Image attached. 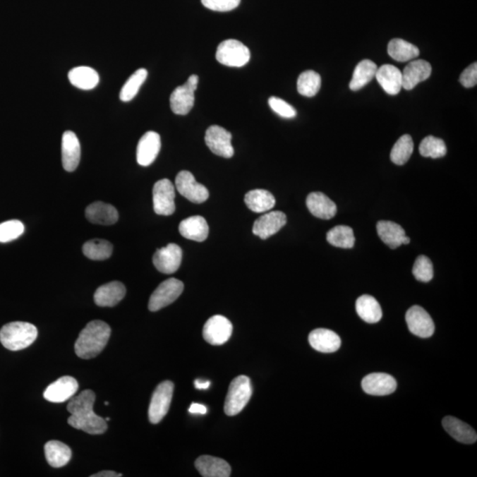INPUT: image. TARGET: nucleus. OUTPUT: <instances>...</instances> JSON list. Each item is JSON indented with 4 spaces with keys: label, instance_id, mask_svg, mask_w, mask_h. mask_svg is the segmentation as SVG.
<instances>
[{
    "label": "nucleus",
    "instance_id": "nucleus-24",
    "mask_svg": "<svg viewBox=\"0 0 477 477\" xmlns=\"http://www.w3.org/2000/svg\"><path fill=\"white\" fill-rule=\"evenodd\" d=\"M126 296V287L121 282H112L98 287L94 294L95 303L99 307H114Z\"/></svg>",
    "mask_w": 477,
    "mask_h": 477
},
{
    "label": "nucleus",
    "instance_id": "nucleus-48",
    "mask_svg": "<svg viewBox=\"0 0 477 477\" xmlns=\"http://www.w3.org/2000/svg\"><path fill=\"white\" fill-rule=\"evenodd\" d=\"M122 476L121 473H118L114 471H109V470H104V471L98 472L95 473V475L91 476V477H119Z\"/></svg>",
    "mask_w": 477,
    "mask_h": 477
},
{
    "label": "nucleus",
    "instance_id": "nucleus-45",
    "mask_svg": "<svg viewBox=\"0 0 477 477\" xmlns=\"http://www.w3.org/2000/svg\"><path fill=\"white\" fill-rule=\"evenodd\" d=\"M206 8L217 12H229L238 8L241 0H201Z\"/></svg>",
    "mask_w": 477,
    "mask_h": 477
},
{
    "label": "nucleus",
    "instance_id": "nucleus-5",
    "mask_svg": "<svg viewBox=\"0 0 477 477\" xmlns=\"http://www.w3.org/2000/svg\"><path fill=\"white\" fill-rule=\"evenodd\" d=\"M216 59L220 64L231 68H241L250 61V52L241 42L228 40L217 47Z\"/></svg>",
    "mask_w": 477,
    "mask_h": 477
},
{
    "label": "nucleus",
    "instance_id": "nucleus-37",
    "mask_svg": "<svg viewBox=\"0 0 477 477\" xmlns=\"http://www.w3.org/2000/svg\"><path fill=\"white\" fill-rule=\"evenodd\" d=\"M326 238L332 246L342 248H352L356 238L352 228L347 226H337L328 231Z\"/></svg>",
    "mask_w": 477,
    "mask_h": 477
},
{
    "label": "nucleus",
    "instance_id": "nucleus-28",
    "mask_svg": "<svg viewBox=\"0 0 477 477\" xmlns=\"http://www.w3.org/2000/svg\"><path fill=\"white\" fill-rule=\"evenodd\" d=\"M179 231L188 240L202 243L208 237L209 226L205 217L193 216L181 221Z\"/></svg>",
    "mask_w": 477,
    "mask_h": 477
},
{
    "label": "nucleus",
    "instance_id": "nucleus-26",
    "mask_svg": "<svg viewBox=\"0 0 477 477\" xmlns=\"http://www.w3.org/2000/svg\"><path fill=\"white\" fill-rule=\"evenodd\" d=\"M307 207L312 215L321 219H331L336 215L337 206L327 195L313 192L308 195Z\"/></svg>",
    "mask_w": 477,
    "mask_h": 477
},
{
    "label": "nucleus",
    "instance_id": "nucleus-16",
    "mask_svg": "<svg viewBox=\"0 0 477 477\" xmlns=\"http://www.w3.org/2000/svg\"><path fill=\"white\" fill-rule=\"evenodd\" d=\"M161 149V138L157 133L149 131L140 139L136 159L142 167H149L156 160Z\"/></svg>",
    "mask_w": 477,
    "mask_h": 477
},
{
    "label": "nucleus",
    "instance_id": "nucleus-42",
    "mask_svg": "<svg viewBox=\"0 0 477 477\" xmlns=\"http://www.w3.org/2000/svg\"><path fill=\"white\" fill-rule=\"evenodd\" d=\"M24 224L20 220H9L0 224V243L15 241L24 233Z\"/></svg>",
    "mask_w": 477,
    "mask_h": 477
},
{
    "label": "nucleus",
    "instance_id": "nucleus-38",
    "mask_svg": "<svg viewBox=\"0 0 477 477\" xmlns=\"http://www.w3.org/2000/svg\"><path fill=\"white\" fill-rule=\"evenodd\" d=\"M321 87V76L317 72L308 70L301 73L297 80V90L301 96L312 97Z\"/></svg>",
    "mask_w": 477,
    "mask_h": 477
},
{
    "label": "nucleus",
    "instance_id": "nucleus-41",
    "mask_svg": "<svg viewBox=\"0 0 477 477\" xmlns=\"http://www.w3.org/2000/svg\"><path fill=\"white\" fill-rule=\"evenodd\" d=\"M419 152L423 157L440 159L445 156L447 150L443 140L430 135L421 143Z\"/></svg>",
    "mask_w": 477,
    "mask_h": 477
},
{
    "label": "nucleus",
    "instance_id": "nucleus-11",
    "mask_svg": "<svg viewBox=\"0 0 477 477\" xmlns=\"http://www.w3.org/2000/svg\"><path fill=\"white\" fill-rule=\"evenodd\" d=\"M175 186L179 193L192 203H203L209 198L208 189L198 183L191 171H180L175 180Z\"/></svg>",
    "mask_w": 477,
    "mask_h": 477
},
{
    "label": "nucleus",
    "instance_id": "nucleus-44",
    "mask_svg": "<svg viewBox=\"0 0 477 477\" xmlns=\"http://www.w3.org/2000/svg\"><path fill=\"white\" fill-rule=\"evenodd\" d=\"M268 103L272 110L279 115L280 117L293 119L297 115L296 109L292 105L286 103V101L282 99V98L277 97H270Z\"/></svg>",
    "mask_w": 477,
    "mask_h": 477
},
{
    "label": "nucleus",
    "instance_id": "nucleus-3",
    "mask_svg": "<svg viewBox=\"0 0 477 477\" xmlns=\"http://www.w3.org/2000/svg\"><path fill=\"white\" fill-rule=\"evenodd\" d=\"M37 334L36 326L30 322H9L0 330V342L6 349L20 351L33 344Z\"/></svg>",
    "mask_w": 477,
    "mask_h": 477
},
{
    "label": "nucleus",
    "instance_id": "nucleus-22",
    "mask_svg": "<svg viewBox=\"0 0 477 477\" xmlns=\"http://www.w3.org/2000/svg\"><path fill=\"white\" fill-rule=\"evenodd\" d=\"M378 234L389 248H397L402 244L410 243V238L406 236L405 230L399 224L392 221H380L377 224Z\"/></svg>",
    "mask_w": 477,
    "mask_h": 477
},
{
    "label": "nucleus",
    "instance_id": "nucleus-12",
    "mask_svg": "<svg viewBox=\"0 0 477 477\" xmlns=\"http://www.w3.org/2000/svg\"><path fill=\"white\" fill-rule=\"evenodd\" d=\"M205 143L208 148L217 156L230 159L234 150L231 145V134L227 129L214 125L207 129Z\"/></svg>",
    "mask_w": 477,
    "mask_h": 477
},
{
    "label": "nucleus",
    "instance_id": "nucleus-34",
    "mask_svg": "<svg viewBox=\"0 0 477 477\" xmlns=\"http://www.w3.org/2000/svg\"><path fill=\"white\" fill-rule=\"evenodd\" d=\"M378 66L370 59H364L356 66L349 83L351 90L357 91L370 83L376 76Z\"/></svg>",
    "mask_w": 477,
    "mask_h": 477
},
{
    "label": "nucleus",
    "instance_id": "nucleus-21",
    "mask_svg": "<svg viewBox=\"0 0 477 477\" xmlns=\"http://www.w3.org/2000/svg\"><path fill=\"white\" fill-rule=\"evenodd\" d=\"M308 342L318 352L334 353L342 346V339L336 332L328 329H315L308 335Z\"/></svg>",
    "mask_w": 477,
    "mask_h": 477
},
{
    "label": "nucleus",
    "instance_id": "nucleus-25",
    "mask_svg": "<svg viewBox=\"0 0 477 477\" xmlns=\"http://www.w3.org/2000/svg\"><path fill=\"white\" fill-rule=\"evenodd\" d=\"M382 89L392 96L398 95L402 89V73L392 65H384L378 68L376 76Z\"/></svg>",
    "mask_w": 477,
    "mask_h": 477
},
{
    "label": "nucleus",
    "instance_id": "nucleus-6",
    "mask_svg": "<svg viewBox=\"0 0 477 477\" xmlns=\"http://www.w3.org/2000/svg\"><path fill=\"white\" fill-rule=\"evenodd\" d=\"M174 385L171 381H164L154 391L149 406L150 422L157 424L163 420L169 411L173 399Z\"/></svg>",
    "mask_w": 477,
    "mask_h": 477
},
{
    "label": "nucleus",
    "instance_id": "nucleus-49",
    "mask_svg": "<svg viewBox=\"0 0 477 477\" xmlns=\"http://www.w3.org/2000/svg\"><path fill=\"white\" fill-rule=\"evenodd\" d=\"M210 381H203L199 380L195 381V388H198V390H206V389L210 387Z\"/></svg>",
    "mask_w": 477,
    "mask_h": 477
},
{
    "label": "nucleus",
    "instance_id": "nucleus-43",
    "mask_svg": "<svg viewBox=\"0 0 477 477\" xmlns=\"http://www.w3.org/2000/svg\"><path fill=\"white\" fill-rule=\"evenodd\" d=\"M413 274L421 282H430L433 279V262L425 255H420L413 265Z\"/></svg>",
    "mask_w": 477,
    "mask_h": 477
},
{
    "label": "nucleus",
    "instance_id": "nucleus-46",
    "mask_svg": "<svg viewBox=\"0 0 477 477\" xmlns=\"http://www.w3.org/2000/svg\"><path fill=\"white\" fill-rule=\"evenodd\" d=\"M459 82L462 86L465 87H473L477 83V64L476 62L470 65L462 72L461 77H459Z\"/></svg>",
    "mask_w": 477,
    "mask_h": 477
},
{
    "label": "nucleus",
    "instance_id": "nucleus-30",
    "mask_svg": "<svg viewBox=\"0 0 477 477\" xmlns=\"http://www.w3.org/2000/svg\"><path fill=\"white\" fill-rule=\"evenodd\" d=\"M69 82L80 90H90L99 83V76L96 70L90 66H80L70 70Z\"/></svg>",
    "mask_w": 477,
    "mask_h": 477
},
{
    "label": "nucleus",
    "instance_id": "nucleus-15",
    "mask_svg": "<svg viewBox=\"0 0 477 477\" xmlns=\"http://www.w3.org/2000/svg\"><path fill=\"white\" fill-rule=\"evenodd\" d=\"M78 388V382L76 378L69 376L62 377L49 385L44 391V397L52 403L68 401L76 394Z\"/></svg>",
    "mask_w": 477,
    "mask_h": 477
},
{
    "label": "nucleus",
    "instance_id": "nucleus-2",
    "mask_svg": "<svg viewBox=\"0 0 477 477\" xmlns=\"http://www.w3.org/2000/svg\"><path fill=\"white\" fill-rule=\"evenodd\" d=\"M111 336V328L107 322L94 320L89 322L80 332L75 344L77 356L82 359H92L107 345Z\"/></svg>",
    "mask_w": 477,
    "mask_h": 477
},
{
    "label": "nucleus",
    "instance_id": "nucleus-31",
    "mask_svg": "<svg viewBox=\"0 0 477 477\" xmlns=\"http://www.w3.org/2000/svg\"><path fill=\"white\" fill-rule=\"evenodd\" d=\"M45 458L54 468H62L72 457L71 449L61 441L52 440L44 445Z\"/></svg>",
    "mask_w": 477,
    "mask_h": 477
},
{
    "label": "nucleus",
    "instance_id": "nucleus-36",
    "mask_svg": "<svg viewBox=\"0 0 477 477\" xmlns=\"http://www.w3.org/2000/svg\"><path fill=\"white\" fill-rule=\"evenodd\" d=\"M114 247L105 240L94 238L83 245V251L85 257L91 260L103 261L110 258Z\"/></svg>",
    "mask_w": 477,
    "mask_h": 477
},
{
    "label": "nucleus",
    "instance_id": "nucleus-14",
    "mask_svg": "<svg viewBox=\"0 0 477 477\" xmlns=\"http://www.w3.org/2000/svg\"><path fill=\"white\" fill-rule=\"evenodd\" d=\"M406 321L410 332L420 338H430L435 332L433 318L420 306L410 308L406 314Z\"/></svg>",
    "mask_w": 477,
    "mask_h": 477
},
{
    "label": "nucleus",
    "instance_id": "nucleus-10",
    "mask_svg": "<svg viewBox=\"0 0 477 477\" xmlns=\"http://www.w3.org/2000/svg\"><path fill=\"white\" fill-rule=\"evenodd\" d=\"M233 333V325L223 315H216L208 319L203 329V339L213 346L227 343Z\"/></svg>",
    "mask_w": 477,
    "mask_h": 477
},
{
    "label": "nucleus",
    "instance_id": "nucleus-7",
    "mask_svg": "<svg viewBox=\"0 0 477 477\" xmlns=\"http://www.w3.org/2000/svg\"><path fill=\"white\" fill-rule=\"evenodd\" d=\"M198 76L193 75L184 85L179 86L170 97L171 109L175 114L187 115L195 104V91L198 86Z\"/></svg>",
    "mask_w": 477,
    "mask_h": 477
},
{
    "label": "nucleus",
    "instance_id": "nucleus-29",
    "mask_svg": "<svg viewBox=\"0 0 477 477\" xmlns=\"http://www.w3.org/2000/svg\"><path fill=\"white\" fill-rule=\"evenodd\" d=\"M442 423H443L445 431L455 440L463 444L476 443L477 434L469 424L452 416L445 417Z\"/></svg>",
    "mask_w": 477,
    "mask_h": 477
},
{
    "label": "nucleus",
    "instance_id": "nucleus-40",
    "mask_svg": "<svg viewBox=\"0 0 477 477\" xmlns=\"http://www.w3.org/2000/svg\"><path fill=\"white\" fill-rule=\"evenodd\" d=\"M413 152V143L411 136L405 135L396 142L391 152V160L398 166L408 162Z\"/></svg>",
    "mask_w": 477,
    "mask_h": 477
},
{
    "label": "nucleus",
    "instance_id": "nucleus-27",
    "mask_svg": "<svg viewBox=\"0 0 477 477\" xmlns=\"http://www.w3.org/2000/svg\"><path fill=\"white\" fill-rule=\"evenodd\" d=\"M85 215L90 222L103 226H111L119 220L118 210L115 207L103 202L91 203L87 207Z\"/></svg>",
    "mask_w": 477,
    "mask_h": 477
},
{
    "label": "nucleus",
    "instance_id": "nucleus-33",
    "mask_svg": "<svg viewBox=\"0 0 477 477\" xmlns=\"http://www.w3.org/2000/svg\"><path fill=\"white\" fill-rule=\"evenodd\" d=\"M357 314L363 321L369 324L380 322L382 318V308L378 301L370 296H363L358 298L356 304Z\"/></svg>",
    "mask_w": 477,
    "mask_h": 477
},
{
    "label": "nucleus",
    "instance_id": "nucleus-35",
    "mask_svg": "<svg viewBox=\"0 0 477 477\" xmlns=\"http://www.w3.org/2000/svg\"><path fill=\"white\" fill-rule=\"evenodd\" d=\"M388 54L399 62L413 61L420 55L419 49L401 38H394L388 44Z\"/></svg>",
    "mask_w": 477,
    "mask_h": 477
},
{
    "label": "nucleus",
    "instance_id": "nucleus-32",
    "mask_svg": "<svg viewBox=\"0 0 477 477\" xmlns=\"http://www.w3.org/2000/svg\"><path fill=\"white\" fill-rule=\"evenodd\" d=\"M248 208L255 213L266 212L276 205V200L271 192L265 189H254L248 192L244 198Z\"/></svg>",
    "mask_w": 477,
    "mask_h": 477
},
{
    "label": "nucleus",
    "instance_id": "nucleus-8",
    "mask_svg": "<svg viewBox=\"0 0 477 477\" xmlns=\"http://www.w3.org/2000/svg\"><path fill=\"white\" fill-rule=\"evenodd\" d=\"M184 290V284L177 279H169L161 283L150 298L149 310L159 311L180 297Z\"/></svg>",
    "mask_w": 477,
    "mask_h": 477
},
{
    "label": "nucleus",
    "instance_id": "nucleus-19",
    "mask_svg": "<svg viewBox=\"0 0 477 477\" xmlns=\"http://www.w3.org/2000/svg\"><path fill=\"white\" fill-rule=\"evenodd\" d=\"M431 72H433V68L429 62L423 59L410 61L401 72L403 89L413 90L417 84L429 79Z\"/></svg>",
    "mask_w": 477,
    "mask_h": 477
},
{
    "label": "nucleus",
    "instance_id": "nucleus-13",
    "mask_svg": "<svg viewBox=\"0 0 477 477\" xmlns=\"http://www.w3.org/2000/svg\"><path fill=\"white\" fill-rule=\"evenodd\" d=\"M182 260V250L177 244L170 243L161 248L153 255V264L157 271L164 274H173L180 268Z\"/></svg>",
    "mask_w": 477,
    "mask_h": 477
},
{
    "label": "nucleus",
    "instance_id": "nucleus-9",
    "mask_svg": "<svg viewBox=\"0 0 477 477\" xmlns=\"http://www.w3.org/2000/svg\"><path fill=\"white\" fill-rule=\"evenodd\" d=\"M153 207L157 215L170 216L175 212V188L168 179L157 181L153 187Z\"/></svg>",
    "mask_w": 477,
    "mask_h": 477
},
{
    "label": "nucleus",
    "instance_id": "nucleus-47",
    "mask_svg": "<svg viewBox=\"0 0 477 477\" xmlns=\"http://www.w3.org/2000/svg\"><path fill=\"white\" fill-rule=\"evenodd\" d=\"M189 413H200V415H205L207 409L205 405L198 404V403H193L191 408L188 409Z\"/></svg>",
    "mask_w": 477,
    "mask_h": 477
},
{
    "label": "nucleus",
    "instance_id": "nucleus-4",
    "mask_svg": "<svg viewBox=\"0 0 477 477\" xmlns=\"http://www.w3.org/2000/svg\"><path fill=\"white\" fill-rule=\"evenodd\" d=\"M252 385L250 378L238 376L231 382L228 389L224 410L228 416L238 415L247 406L252 396Z\"/></svg>",
    "mask_w": 477,
    "mask_h": 477
},
{
    "label": "nucleus",
    "instance_id": "nucleus-23",
    "mask_svg": "<svg viewBox=\"0 0 477 477\" xmlns=\"http://www.w3.org/2000/svg\"><path fill=\"white\" fill-rule=\"evenodd\" d=\"M195 468L203 477H228L231 476V469L224 459L203 455L196 459Z\"/></svg>",
    "mask_w": 477,
    "mask_h": 477
},
{
    "label": "nucleus",
    "instance_id": "nucleus-20",
    "mask_svg": "<svg viewBox=\"0 0 477 477\" xmlns=\"http://www.w3.org/2000/svg\"><path fill=\"white\" fill-rule=\"evenodd\" d=\"M62 164L64 169L73 171L80 160V145L78 138L72 131H66L62 135Z\"/></svg>",
    "mask_w": 477,
    "mask_h": 477
},
{
    "label": "nucleus",
    "instance_id": "nucleus-39",
    "mask_svg": "<svg viewBox=\"0 0 477 477\" xmlns=\"http://www.w3.org/2000/svg\"><path fill=\"white\" fill-rule=\"evenodd\" d=\"M148 77V71L145 68H140L129 77L127 82L119 93V98L122 102H129L134 99L139 92L140 87Z\"/></svg>",
    "mask_w": 477,
    "mask_h": 477
},
{
    "label": "nucleus",
    "instance_id": "nucleus-18",
    "mask_svg": "<svg viewBox=\"0 0 477 477\" xmlns=\"http://www.w3.org/2000/svg\"><path fill=\"white\" fill-rule=\"evenodd\" d=\"M362 387L366 394L374 396H385L392 394L397 388V382L391 375L373 373L368 375L362 381Z\"/></svg>",
    "mask_w": 477,
    "mask_h": 477
},
{
    "label": "nucleus",
    "instance_id": "nucleus-1",
    "mask_svg": "<svg viewBox=\"0 0 477 477\" xmlns=\"http://www.w3.org/2000/svg\"><path fill=\"white\" fill-rule=\"evenodd\" d=\"M96 394L91 390H85L75 398L70 399L68 410L71 416L68 423L75 429L91 435L103 434L107 430V421L93 411Z\"/></svg>",
    "mask_w": 477,
    "mask_h": 477
},
{
    "label": "nucleus",
    "instance_id": "nucleus-17",
    "mask_svg": "<svg viewBox=\"0 0 477 477\" xmlns=\"http://www.w3.org/2000/svg\"><path fill=\"white\" fill-rule=\"evenodd\" d=\"M286 224V216L282 212H271L265 214L255 221L253 226V234L260 237L262 240H266L272 235L276 234L285 227Z\"/></svg>",
    "mask_w": 477,
    "mask_h": 477
}]
</instances>
